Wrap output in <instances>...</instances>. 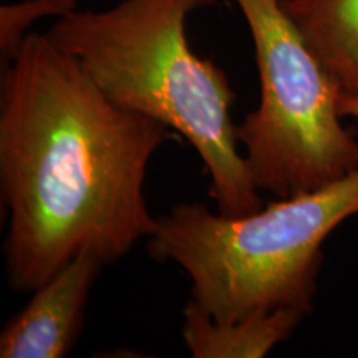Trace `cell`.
Returning <instances> with one entry per match:
<instances>
[{"mask_svg": "<svg viewBox=\"0 0 358 358\" xmlns=\"http://www.w3.org/2000/svg\"><path fill=\"white\" fill-rule=\"evenodd\" d=\"M342 95L358 96V0H280Z\"/></svg>", "mask_w": 358, "mask_h": 358, "instance_id": "obj_6", "label": "cell"}, {"mask_svg": "<svg viewBox=\"0 0 358 358\" xmlns=\"http://www.w3.org/2000/svg\"><path fill=\"white\" fill-rule=\"evenodd\" d=\"M182 315L181 334L194 358H262L287 340L303 313L279 308L237 322H216L189 301Z\"/></svg>", "mask_w": 358, "mask_h": 358, "instance_id": "obj_7", "label": "cell"}, {"mask_svg": "<svg viewBox=\"0 0 358 358\" xmlns=\"http://www.w3.org/2000/svg\"><path fill=\"white\" fill-rule=\"evenodd\" d=\"M101 256L83 250L45 284L12 317L0 334L2 358H64L83 329L90 290L101 267Z\"/></svg>", "mask_w": 358, "mask_h": 358, "instance_id": "obj_5", "label": "cell"}, {"mask_svg": "<svg viewBox=\"0 0 358 358\" xmlns=\"http://www.w3.org/2000/svg\"><path fill=\"white\" fill-rule=\"evenodd\" d=\"M217 0H123L108 10L70 12L48 30L115 105L166 124L187 140L211 179L224 216H249L264 201L237 150L234 90L211 58L191 50L186 19Z\"/></svg>", "mask_w": 358, "mask_h": 358, "instance_id": "obj_2", "label": "cell"}, {"mask_svg": "<svg viewBox=\"0 0 358 358\" xmlns=\"http://www.w3.org/2000/svg\"><path fill=\"white\" fill-rule=\"evenodd\" d=\"M358 214V169L313 192L282 198L249 216L176 204L156 217L148 252L191 279V302L216 322L261 312L313 310L322 243Z\"/></svg>", "mask_w": 358, "mask_h": 358, "instance_id": "obj_3", "label": "cell"}, {"mask_svg": "<svg viewBox=\"0 0 358 358\" xmlns=\"http://www.w3.org/2000/svg\"><path fill=\"white\" fill-rule=\"evenodd\" d=\"M338 110L342 116H353L358 120V96L342 95L338 100Z\"/></svg>", "mask_w": 358, "mask_h": 358, "instance_id": "obj_9", "label": "cell"}, {"mask_svg": "<svg viewBox=\"0 0 358 358\" xmlns=\"http://www.w3.org/2000/svg\"><path fill=\"white\" fill-rule=\"evenodd\" d=\"M256 48L261 101L236 127L259 191L313 192L358 169V141L340 123L338 85L280 0H236Z\"/></svg>", "mask_w": 358, "mask_h": 358, "instance_id": "obj_4", "label": "cell"}, {"mask_svg": "<svg viewBox=\"0 0 358 358\" xmlns=\"http://www.w3.org/2000/svg\"><path fill=\"white\" fill-rule=\"evenodd\" d=\"M179 134L115 105L75 57L29 34L2 66L0 189L8 285L34 292L83 250L105 264L156 231L150 159Z\"/></svg>", "mask_w": 358, "mask_h": 358, "instance_id": "obj_1", "label": "cell"}, {"mask_svg": "<svg viewBox=\"0 0 358 358\" xmlns=\"http://www.w3.org/2000/svg\"><path fill=\"white\" fill-rule=\"evenodd\" d=\"M78 0H27L0 8V55L2 66L15 57L30 25L43 17H64L73 12Z\"/></svg>", "mask_w": 358, "mask_h": 358, "instance_id": "obj_8", "label": "cell"}]
</instances>
